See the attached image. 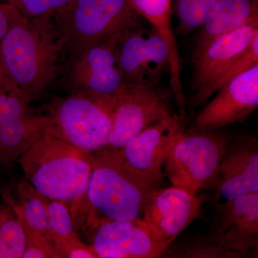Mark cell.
Listing matches in <instances>:
<instances>
[{
  "label": "cell",
  "mask_w": 258,
  "mask_h": 258,
  "mask_svg": "<svg viewBox=\"0 0 258 258\" xmlns=\"http://www.w3.org/2000/svg\"><path fill=\"white\" fill-rule=\"evenodd\" d=\"M14 209L21 220L26 236V244L23 258H62L53 242L29 225L24 220L18 207L15 206Z\"/></svg>",
  "instance_id": "d4e9b609"
},
{
  "label": "cell",
  "mask_w": 258,
  "mask_h": 258,
  "mask_svg": "<svg viewBox=\"0 0 258 258\" xmlns=\"http://www.w3.org/2000/svg\"><path fill=\"white\" fill-rule=\"evenodd\" d=\"M204 200L179 186L154 190L144 207L142 219L156 240L171 244L198 218Z\"/></svg>",
  "instance_id": "5bb4252c"
},
{
  "label": "cell",
  "mask_w": 258,
  "mask_h": 258,
  "mask_svg": "<svg viewBox=\"0 0 258 258\" xmlns=\"http://www.w3.org/2000/svg\"><path fill=\"white\" fill-rule=\"evenodd\" d=\"M185 118L184 115L174 113L134 136L117 149L123 164L139 176L160 183L166 156L186 131Z\"/></svg>",
  "instance_id": "8fae6325"
},
{
  "label": "cell",
  "mask_w": 258,
  "mask_h": 258,
  "mask_svg": "<svg viewBox=\"0 0 258 258\" xmlns=\"http://www.w3.org/2000/svg\"><path fill=\"white\" fill-rule=\"evenodd\" d=\"M113 105L80 94L57 98L49 106L47 131L88 153L106 147Z\"/></svg>",
  "instance_id": "8992f818"
},
{
  "label": "cell",
  "mask_w": 258,
  "mask_h": 258,
  "mask_svg": "<svg viewBox=\"0 0 258 258\" xmlns=\"http://www.w3.org/2000/svg\"><path fill=\"white\" fill-rule=\"evenodd\" d=\"M32 99L19 88L0 93V124L29 114Z\"/></svg>",
  "instance_id": "484cf974"
},
{
  "label": "cell",
  "mask_w": 258,
  "mask_h": 258,
  "mask_svg": "<svg viewBox=\"0 0 258 258\" xmlns=\"http://www.w3.org/2000/svg\"><path fill=\"white\" fill-rule=\"evenodd\" d=\"M71 0H7L29 20L52 18Z\"/></svg>",
  "instance_id": "4316f807"
},
{
  "label": "cell",
  "mask_w": 258,
  "mask_h": 258,
  "mask_svg": "<svg viewBox=\"0 0 258 258\" xmlns=\"http://www.w3.org/2000/svg\"><path fill=\"white\" fill-rule=\"evenodd\" d=\"M26 236L18 214L0 206V258H23Z\"/></svg>",
  "instance_id": "7402d4cb"
},
{
  "label": "cell",
  "mask_w": 258,
  "mask_h": 258,
  "mask_svg": "<svg viewBox=\"0 0 258 258\" xmlns=\"http://www.w3.org/2000/svg\"><path fill=\"white\" fill-rule=\"evenodd\" d=\"M0 81L13 82L11 79H10L9 76H8V73H7L6 69H5L3 59H2L1 54H0Z\"/></svg>",
  "instance_id": "f546056e"
},
{
  "label": "cell",
  "mask_w": 258,
  "mask_h": 258,
  "mask_svg": "<svg viewBox=\"0 0 258 258\" xmlns=\"http://www.w3.org/2000/svg\"><path fill=\"white\" fill-rule=\"evenodd\" d=\"M258 21V0H218L195 37L191 55L218 37Z\"/></svg>",
  "instance_id": "e0dca14e"
},
{
  "label": "cell",
  "mask_w": 258,
  "mask_h": 258,
  "mask_svg": "<svg viewBox=\"0 0 258 258\" xmlns=\"http://www.w3.org/2000/svg\"><path fill=\"white\" fill-rule=\"evenodd\" d=\"M0 54L10 79L33 99L63 69V52L51 18L29 20L18 12L0 41Z\"/></svg>",
  "instance_id": "6da1fadb"
},
{
  "label": "cell",
  "mask_w": 258,
  "mask_h": 258,
  "mask_svg": "<svg viewBox=\"0 0 258 258\" xmlns=\"http://www.w3.org/2000/svg\"><path fill=\"white\" fill-rule=\"evenodd\" d=\"M18 13V10L8 2L0 3V41L8 32L10 24Z\"/></svg>",
  "instance_id": "f1b7e54d"
},
{
  "label": "cell",
  "mask_w": 258,
  "mask_h": 258,
  "mask_svg": "<svg viewBox=\"0 0 258 258\" xmlns=\"http://www.w3.org/2000/svg\"><path fill=\"white\" fill-rule=\"evenodd\" d=\"M211 187L215 189V203L258 193L257 139L244 135L230 142Z\"/></svg>",
  "instance_id": "2e32d148"
},
{
  "label": "cell",
  "mask_w": 258,
  "mask_h": 258,
  "mask_svg": "<svg viewBox=\"0 0 258 258\" xmlns=\"http://www.w3.org/2000/svg\"><path fill=\"white\" fill-rule=\"evenodd\" d=\"M50 117L30 113L0 124V169L13 164L50 128Z\"/></svg>",
  "instance_id": "ac0fdd59"
},
{
  "label": "cell",
  "mask_w": 258,
  "mask_h": 258,
  "mask_svg": "<svg viewBox=\"0 0 258 258\" xmlns=\"http://www.w3.org/2000/svg\"><path fill=\"white\" fill-rule=\"evenodd\" d=\"M91 158L92 173L86 198L92 212L103 215L100 221L142 218L149 197L160 183L129 169L117 149L103 148L91 153Z\"/></svg>",
  "instance_id": "3957f363"
},
{
  "label": "cell",
  "mask_w": 258,
  "mask_h": 258,
  "mask_svg": "<svg viewBox=\"0 0 258 258\" xmlns=\"http://www.w3.org/2000/svg\"><path fill=\"white\" fill-rule=\"evenodd\" d=\"M258 107V64L222 86L195 117L189 131H216L243 123Z\"/></svg>",
  "instance_id": "4fadbf2b"
},
{
  "label": "cell",
  "mask_w": 258,
  "mask_h": 258,
  "mask_svg": "<svg viewBox=\"0 0 258 258\" xmlns=\"http://www.w3.org/2000/svg\"><path fill=\"white\" fill-rule=\"evenodd\" d=\"M164 255L185 258H240L242 254L222 248L208 235L198 236L176 246L168 247Z\"/></svg>",
  "instance_id": "603a6c76"
},
{
  "label": "cell",
  "mask_w": 258,
  "mask_h": 258,
  "mask_svg": "<svg viewBox=\"0 0 258 258\" xmlns=\"http://www.w3.org/2000/svg\"><path fill=\"white\" fill-rule=\"evenodd\" d=\"M218 0H175L177 32L186 35L200 28Z\"/></svg>",
  "instance_id": "cb8c5ba5"
},
{
  "label": "cell",
  "mask_w": 258,
  "mask_h": 258,
  "mask_svg": "<svg viewBox=\"0 0 258 258\" xmlns=\"http://www.w3.org/2000/svg\"><path fill=\"white\" fill-rule=\"evenodd\" d=\"M51 238L62 257H67L71 249L83 245L74 230L69 209L63 202L47 201Z\"/></svg>",
  "instance_id": "ffe728a7"
},
{
  "label": "cell",
  "mask_w": 258,
  "mask_h": 258,
  "mask_svg": "<svg viewBox=\"0 0 258 258\" xmlns=\"http://www.w3.org/2000/svg\"><path fill=\"white\" fill-rule=\"evenodd\" d=\"M115 59L123 83L157 85L170 69V52L164 37L154 28L143 26L120 35Z\"/></svg>",
  "instance_id": "9c48e42d"
},
{
  "label": "cell",
  "mask_w": 258,
  "mask_h": 258,
  "mask_svg": "<svg viewBox=\"0 0 258 258\" xmlns=\"http://www.w3.org/2000/svg\"><path fill=\"white\" fill-rule=\"evenodd\" d=\"M258 35V21L244 25L210 42L191 55V96L194 108L204 106L214 96L215 83Z\"/></svg>",
  "instance_id": "30bf717a"
},
{
  "label": "cell",
  "mask_w": 258,
  "mask_h": 258,
  "mask_svg": "<svg viewBox=\"0 0 258 258\" xmlns=\"http://www.w3.org/2000/svg\"><path fill=\"white\" fill-rule=\"evenodd\" d=\"M122 34L64 57L62 76L71 94L83 95L114 106L115 97L124 85L115 54Z\"/></svg>",
  "instance_id": "52a82bcc"
},
{
  "label": "cell",
  "mask_w": 258,
  "mask_h": 258,
  "mask_svg": "<svg viewBox=\"0 0 258 258\" xmlns=\"http://www.w3.org/2000/svg\"><path fill=\"white\" fill-rule=\"evenodd\" d=\"M18 162L27 181L45 198L66 203L86 197L92 173L91 153L45 132Z\"/></svg>",
  "instance_id": "7a4b0ae2"
},
{
  "label": "cell",
  "mask_w": 258,
  "mask_h": 258,
  "mask_svg": "<svg viewBox=\"0 0 258 258\" xmlns=\"http://www.w3.org/2000/svg\"><path fill=\"white\" fill-rule=\"evenodd\" d=\"M139 15L164 37L170 52L169 81L181 82V64L175 34L171 25L172 0H131Z\"/></svg>",
  "instance_id": "d6986e66"
},
{
  "label": "cell",
  "mask_w": 258,
  "mask_h": 258,
  "mask_svg": "<svg viewBox=\"0 0 258 258\" xmlns=\"http://www.w3.org/2000/svg\"><path fill=\"white\" fill-rule=\"evenodd\" d=\"M15 88L18 87L13 82L0 81V93L7 92V91L14 89Z\"/></svg>",
  "instance_id": "4dcf8cb0"
},
{
  "label": "cell",
  "mask_w": 258,
  "mask_h": 258,
  "mask_svg": "<svg viewBox=\"0 0 258 258\" xmlns=\"http://www.w3.org/2000/svg\"><path fill=\"white\" fill-rule=\"evenodd\" d=\"M231 141L216 131H186L176 141L164 161L172 186L198 195L211 187Z\"/></svg>",
  "instance_id": "5b68a950"
},
{
  "label": "cell",
  "mask_w": 258,
  "mask_h": 258,
  "mask_svg": "<svg viewBox=\"0 0 258 258\" xmlns=\"http://www.w3.org/2000/svg\"><path fill=\"white\" fill-rule=\"evenodd\" d=\"M256 64H258V35L254 37L247 48L232 62L230 68L215 83L213 88L214 95L222 86Z\"/></svg>",
  "instance_id": "83f0119b"
},
{
  "label": "cell",
  "mask_w": 258,
  "mask_h": 258,
  "mask_svg": "<svg viewBox=\"0 0 258 258\" xmlns=\"http://www.w3.org/2000/svg\"><path fill=\"white\" fill-rule=\"evenodd\" d=\"M174 113L169 94L157 85L124 83L115 97L106 147L119 149L144 129Z\"/></svg>",
  "instance_id": "ba28073f"
},
{
  "label": "cell",
  "mask_w": 258,
  "mask_h": 258,
  "mask_svg": "<svg viewBox=\"0 0 258 258\" xmlns=\"http://www.w3.org/2000/svg\"><path fill=\"white\" fill-rule=\"evenodd\" d=\"M18 195L20 205L17 207L24 220L52 242L49 227L47 198L39 193L28 181L19 185Z\"/></svg>",
  "instance_id": "44dd1931"
},
{
  "label": "cell",
  "mask_w": 258,
  "mask_h": 258,
  "mask_svg": "<svg viewBox=\"0 0 258 258\" xmlns=\"http://www.w3.org/2000/svg\"><path fill=\"white\" fill-rule=\"evenodd\" d=\"M64 57L142 26L131 0H71L51 18Z\"/></svg>",
  "instance_id": "277c9868"
},
{
  "label": "cell",
  "mask_w": 258,
  "mask_h": 258,
  "mask_svg": "<svg viewBox=\"0 0 258 258\" xmlns=\"http://www.w3.org/2000/svg\"><path fill=\"white\" fill-rule=\"evenodd\" d=\"M96 225L91 247L97 258L160 257L171 245L156 240L142 218L101 220Z\"/></svg>",
  "instance_id": "9a60e30c"
},
{
  "label": "cell",
  "mask_w": 258,
  "mask_h": 258,
  "mask_svg": "<svg viewBox=\"0 0 258 258\" xmlns=\"http://www.w3.org/2000/svg\"><path fill=\"white\" fill-rule=\"evenodd\" d=\"M208 237L222 248L244 257L257 254L258 193L215 203Z\"/></svg>",
  "instance_id": "7c38bea8"
}]
</instances>
